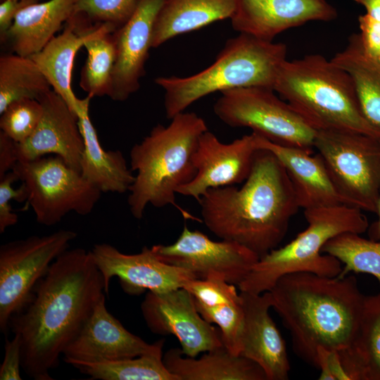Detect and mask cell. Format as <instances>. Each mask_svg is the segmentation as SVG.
I'll return each instance as SVG.
<instances>
[{"label": "cell", "instance_id": "obj_1", "mask_svg": "<svg viewBox=\"0 0 380 380\" xmlns=\"http://www.w3.org/2000/svg\"><path fill=\"white\" fill-rule=\"evenodd\" d=\"M106 293L91 251L67 249L36 285L28 304L10 322L21 342L22 369L34 380L50 371Z\"/></svg>", "mask_w": 380, "mask_h": 380}, {"label": "cell", "instance_id": "obj_2", "mask_svg": "<svg viewBox=\"0 0 380 380\" xmlns=\"http://www.w3.org/2000/svg\"><path fill=\"white\" fill-rule=\"evenodd\" d=\"M198 202L203 222L211 232L260 258L278 247L300 208L285 168L264 148L257 151L250 175L240 188L210 189Z\"/></svg>", "mask_w": 380, "mask_h": 380}, {"label": "cell", "instance_id": "obj_3", "mask_svg": "<svg viewBox=\"0 0 380 380\" xmlns=\"http://www.w3.org/2000/svg\"><path fill=\"white\" fill-rule=\"evenodd\" d=\"M269 291L272 308L289 331L295 353L308 364L317 369L319 347L341 352L352 343L366 297L355 277L291 273Z\"/></svg>", "mask_w": 380, "mask_h": 380}, {"label": "cell", "instance_id": "obj_4", "mask_svg": "<svg viewBox=\"0 0 380 380\" xmlns=\"http://www.w3.org/2000/svg\"><path fill=\"white\" fill-rule=\"evenodd\" d=\"M167 126L158 124L130 151V169L136 171L127 203L132 215L142 218L148 204L156 208L177 205L178 189L196 175L194 163L200 137L208 130L193 112H182Z\"/></svg>", "mask_w": 380, "mask_h": 380}, {"label": "cell", "instance_id": "obj_5", "mask_svg": "<svg viewBox=\"0 0 380 380\" xmlns=\"http://www.w3.org/2000/svg\"><path fill=\"white\" fill-rule=\"evenodd\" d=\"M290 106L316 131H348L380 139L364 116L350 75L319 54L281 66L274 86Z\"/></svg>", "mask_w": 380, "mask_h": 380}, {"label": "cell", "instance_id": "obj_6", "mask_svg": "<svg viewBox=\"0 0 380 380\" xmlns=\"http://www.w3.org/2000/svg\"><path fill=\"white\" fill-rule=\"evenodd\" d=\"M286 55L287 47L284 43L240 33L229 39L214 63L202 71L184 77L155 79V83L165 91L167 118L172 119L195 101L217 91L246 87L274 89Z\"/></svg>", "mask_w": 380, "mask_h": 380}, {"label": "cell", "instance_id": "obj_7", "mask_svg": "<svg viewBox=\"0 0 380 380\" xmlns=\"http://www.w3.org/2000/svg\"><path fill=\"white\" fill-rule=\"evenodd\" d=\"M362 211L346 204L305 209L307 228L285 246L260 257L237 286L240 291L256 294L269 291L280 277L291 273L338 276L342 264L336 258L322 254V248L339 234L365 232L369 222Z\"/></svg>", "mask_w": 380, "mask_h": 380}, {"label": "cell", "instance_id": "obj_8", "mask_svg": "<svg viewBox=\"0 0 380 380\" xmlns=\"http://www.w3.org/2000/svg\"><path fill=\"white\" fill-rule=\"evenodd\" d=\"M314 148L345 204L376 213L380 196V139L348 131H317Z\"/></svg>", "mask_w": 380, "mask_h": 380}, {"label": "cell", "instance_id": "obj_9", "mask_svg": "<svg viewBox=\"0 0 380 380\" xmlns=\"http://www.w3.org/2000/svg\"><path fill=\"white\" fill-rule=\"evenodd\" d=\"M27 192L38 223L53 226L70 212L91 213L101 191L58 156L18 162L12 170Z\"/></svg>", "mask_w": 380, "mask_h": 380}, {"label": "cell", "instance_id": "obj_10", "mask_svg": "<svg viewBox=\"0 0 380 380\" xmlns=\"http://www.w3.org/2000/svg\"><path fill=\"white\" fill-rule=\"evenodd\" d=\"M274 92L265 87L226 90L213 110L228 126L250 128L272 142L312 151L317 131Z\"/></svg>", "mask_w": 380, "mask_h": 380}, {"label": "cell", "instance_id": "obj_11", "mask_svg": "<svg viewBox=\"0 0 380 380\" xmlns=\"http://www.w3.org/2000/svg\"><path fill=\"white\" fill-rule=\"evenodd\" d=\"M77 237L61 229L45 236H30L0 247V329L6 333L11 317L31 300L34 289L51 265Z\"/></svg>", "mask_w": 380, "mask_h": 380}, {"label": "cell", "instance_id": "obj_12", "mask_svg": "<svg viewBox=\"0 0 380 380\" xmlns=\"http://www.w3.org/2000/svg\"><path fill=\"white\" fill-rule=\"evenodd\" d=\"M152 248L162 261L188 270L197 279H220L236 286L246 279L260 258L237 242L213 241L186 226L172 244L154 245Z\"/></svg>", "mask_w": 380, "mask_h": 380}, {"label": "cell", "instance_id": "obj_13", "mask_svg": "<svg viewBox=\"0 0 380 380\" xmlns=\"http://www.w3.org/2000/svg\"><path fill=\"white\" fill-rule=\"evenodd\" d=\"M141 310L148 329L156 334L174 335L186 356L196 357L223 346L220 331L203 318L192 295L184 288L148 291Z\"/></svg>", "mask_w": 380, "mask_h": 380}, {"label": "cell", "instance_id": "obj_14", "mask_svg": "<svg viewBox=\"0 0 380 380\" xmlns=\"http://www.w3.org/2000/svg\"><path fill=\"white\" fill-rule=\"evenodd\" d=\"M108 292L110 281L117 277L127 293L139 294L146 290L163 293L184 288L197 279L191 272L162 261L152 247H143L136 254H126L108 243H99L91 251Z\"/></svg>", "mask_w": 380, "mask_h": 380}, {"label": "cell", "instance_id": "obj_15", "mask_svg": "<svg viewBox=\"0 0 380 380\" xmlns=\"http://www.w3.org/2000/svg\"><path fill=\"white\" fill-rule=\"evenodd\" d=\"M258 150L256 134L252 132L231 143H222L207 130L199 138L194 156L196 173L177 194L197 201L210 189L241 184L248 178Z\"/></svg>", "mask_w": 380, "mask_h": 380}, {"label": "cell", "instance_id": "obj_16", "mask_svg": "<svg viewBox=\"0 0 380 380\" xmlns=\"http://www.w3.org/2000/svg\"><path fill=\"white\" fill-rule=\"evenodd\" d=\"M38 101L42 106V115L32 134L25 141L15 142L18 162L53 154L80 172L84 144L78 116L53 89Z\"/></svg>", "mask_w": 380, "mask_h": 380}, {"label": "cell", "instance_id": "obj_17", "mask_svg": "<svg viewBox=\"0 0 380 380\" xmlns=\"http://www.w3.org/2000/svg\"><path fill=\"white\" fill-rule=\"evenodd\" d=\"M165 0H141L131 18L113 32L115 59L108 97L124 101L140 88L152 48L153 24Z\"/></svg>", "mask_w": 380, "mask_h": 380}, {"label": "cell", "instance_id": "obj_18", "mask_svg": "<svg viewBox=\"0 0 380 380\" xmlns=\"http://www.w3.org/2000/svg\"><path fill=\"white\" fill-rule=\"evenodd\" d=\"M337 15L327 0H236L231 22L240 33L272 42L290 28L309 21H331Z\"/></svg>", "mask_w": 380, "mask_h": 380}, {"label": "cell", "instance_id": "obj_19", "mask_svg": "<svg viewBox=\"0 0 380 380\" xmlns=\"http://www.w3.org/2000/svg\"><path fill=\"white\" fill-rule=\"evenodd\" d=\"M148 343L130 331L110 313L103 296L63 355L68 364L110 361L141 355L152 350Z\"/></svg>", "mask_w": 380, "mask_h": 380}, {"label": "cell", "instance_id": "obj_20", "mask_svg": "<svg viewBox=\"0 0 380 380\" xmlns=\"http://www.w3.org/2000/svg\"><path fill=\"white\" fill-rule=\"evenodd\" d=\"M243 324L239 355L257 363L267 380H286L290 363L285 342L272 319L270 291L260 294L240 291Z\"/></svg>", "mask_w": 380, "mask_h": 380}, {"label": "cell", "instance_id": "obj_21", "mask_svg": "<svg viewBox=\"0 0 380 380\" xmlns=\"http://www.w3.org/2000/svg\"><path fill=\"white\" fill-rule=\"evenodd\" d=\"M94 23L85 15L74 13L65 28L39 52L30 56L49 82L53 90L77 116L89 99L77 98L72 88V73L76 55L88 37Z\"/></svg>", "mask_w": 380, "mask_h": 380}, {"label": "cell", "instance_id": "obj_22", "mask_svg": "<svg viewBox=\"0 0 380 380\" xmlns=\"http://www.w3.org/2000/svg\"><path fill=\"white\" fill-rule=\"evenodd\" d=\"M256 142L258 148L271 151L283 165L300 208L305 210L345 204L318 153L312 155L310 150L278 144L257 134Z\"/></svg>", "mask_w": 380, "mask_h": 380}, {"label": "cell", "instance_id": "obj_23", "mask_svg": "<svg viewBox=\"0 0 380 380\" xmlns=\"http://www.w3.org/2000/svg\"><path fill=\"white\" fill-rule=\"evenodd\" d=\"M184 288L192 295L203 318L219 327L223 345L232 353L239 355L244 313L235 285L216 278L194 279Z\"/></svg>", "mask_w": 380, "mask_h": 380}, {"label": "cell", "instance_id": "obj_24", "mask_svg": "<svg viewBox=\"0 0 380 380\" xmlns=\"http://www.w3.org/2000/svg\"><path fill=\"white\" fill-rule=\"evenodd\" d=\"M76 0H49L22 8L1 41L11 51L30 57L41 51L75 12Z\"/></svg>", "mask_w": 380, "mask_h": 380}, {"label": "cell", "instance_id": "obj_25", "mask_svg": "<svg viewBox=\"0 0 380 380\" xmlns=\"http://www.w3.org/2000/svg\"><path fill=\"white\" fill-rule=\"evenodd\" d=\"M167 369L179 380H267L255 362L232 353L224 345L205 352L199 358L171 348L163 355Z\"/></svg>", "mask_w": 380, "mask_h": 380}, {"label": "cell", "instance_id": "obj_26", "mask_svg": "<svg viewBox=\"0 0 380 380\" xmlns=\"http://www.w3.org/2000/svg\"><path fill=\"white\" fill-rule=\"evenodd\" d=\"M89 102L84 106L78 115L79 126L84 144L80 173L101 192L123 194L129 191L135 176L127 167L120 151H106L102 148L89 118Z\"/></svg>", "mask_w": 380, "mask_h": 380}, {"label": "cell", "instance_id": "obj_27", "mask_svg": "<svg viewBox=\"0 0 380 380\" xmlns=\"http://www.w3.org/2000/svg\"><path fill=\"white\" fill-rule=\"evenodd\" d=\"M236 0H165L156 17L152 48L177 35L232 17Z\"/></svg>", "mask_w": 380, "mask_h": 380}, {"label": "cell", "instance_id": "obj_28", "mask_svg": "<svg viewBox=\"0 0 380 380\" xmlns=\"http://www.w3.org/2000/svg\"><path fill=\"white\" fill-rule=\"evenodd\" d=\"M331 61L350 75L364 116L380 132V61L365 51L360 34Z\"/></svg>", "mask_w": 380, "mask_h": 380}, {"label": "cell", "instance_id": "obj_29", "mask_svg": "<svg viewBox=\"0 0 380 380\" xmlns=\"http://www.w3.org/2000/svg\"><path fill=\"white\" fill-rule=\"evenodd\" d=\"M338 353L350 380H380V293L365 297L356 336Z\"/></svg>", "mask_w": 380, "mask_h": 380}, {"label": "cell", "instance_id": "obj_30", "mask_svg": "<svg viewBox=\"0 0 380 380\" xmlns=\"http://www.w3.org/2000/svg\"><path fill=\"white\" fill-rule=\"evenodd\" d=\"M165 340L141 355L110 361L75 362L71 365L91 379L99 380H179L165 367L163 348Z\"/></svg>", "mask_w": 380, "mask_h": 380}, {"label": "cell", "instance_id": "obj_31", "mask_svg": "<svg viewBox=\"0 0 380 380\" xmlns=\"http://www.w3.org/2000/svg\"><path fill=\"white\" fill-rule=\"evenodd\" d=\"M115 30L106 23H92L89 27L84 44L87 58L81 70L80 86L91 98L110 94L115 59Z\"/></svg>", "mask_w": 380, "mask_h": 380}, {"label": "cell", "instance_id": "obj_32", "mask_svg": "<svg viewBox=\"0 0 380 380\" xmlns=\"http://www.w3.org/2000/svg\"><path fill=\"white\" fill-rule=\"evenodd\" d=\"M51 87L30 57L8 53L0 57V113L12 102L39 99Z\"/></svg>", "mask_w": 380, "mask_h": 380}, {"label": "cell", "instance_id": "obj_33", "mask_svg": "<svg viewBox=\"0 0 380 380\" xmlns=\"http://www.w3.org/2000/svg\"><path fill=\"white\" fill-rule=\"evenodd\" d=\"M322 253L344 265L340 276L350 272L366 273L374 277L380 284V241L367 239L357 233H343L328 241Z\"/></svg>", "mask_w": 380, "mask_h": 380}, {"label": "cell", "instance_id": "obj_34", "mask_svg": "<svg viewBox=\"0 0 380 380\" xmlns=\"http://www.w3.org/2000/svg\"><path fill=\"white\" fill-rule=\"evenodd\" d=\"M42 111L38 100L23 99L15 101L0 113L1 131L15 142L22 143L34 131Z\"/></svg>", "mask_w": 380, "mask_h": 380}, {"label": "cell", "instance_id": "obj_35", "mask_svg": "<svg viewBox=\"0 0 380 380\" xmlns=\"http://www.w3.org/2000/svg\"><path fill=\"white\" fill-rule=\"evenodd\" d=\"M141 0H76L75 12L94 23H106L118 30L133 15Z\"/></svg>", "mask_w": 380, "mask_h": 380}, {"label": "cell", "instance_id": "obj_36", "mask_svg": "<svg viewBox=\"0 0 380 380\" xmlns=\"http://www.w3.org/2000/svg\"><path fill=\"white\" fill-rule=\"evenodd\" d=\"M18 180L16 174L13 171L7 172L0 178V233L5 232L6 228L15 225L18 220V216L12 212L10 204L11 200L23 202L27 200V192L22 184L18 189H13L12 184Z\"/></svg>", "mask_w": 380, "mask_h": 380}, {"label": "cell", "instance_id": "obj_37", "mask_svg": "<svg viewBox=\"0 0 380 380\" xmlns=\"http://www.w3.org/2000/svg\"><path fill=\"white\" fill-rule=\"evenodd\" d=\"M22 352L20 338L14 334L5 344V353L0 367L1 380H21Z\"/></svg>", "mask_w": 380, "mask_h": 380}, {"label": "cell", "instance_id": "obj_38", "mask_svg": "<svg viewBox=\"0 0 380 380\" xmlns=\"http://www.w3.org/2000/svg\"><path fill=\"white\" fill-rule=\"evenodd\" d=\"M319 380H350L338 351L319 347L317 350Z\"/></svg>", "mask_w": 380, "mask_h": 380}, {"label": "cell", "instance_id": "obj_39", "mask_svg": "<svg viewBox=\"0 0 380 380\" xmlns=\"http://www.w3.org/2000/svg\"><path fill=\"white\" fill-rule=\"evenodd\" d=\"M358 23L364 49L369 54L377 58L380 55V21L365 13L359 16Z\"/></svg>", "mask_w": 380, "mask_h": 380}, {"label": "cell", "instance_id": "obj_40", "mask_svg": "<svg viewBox=\"0 0 380 380\" xmlns=\"http://www.w3.org/2000/svg\"><path fill=\"white\" fill-rule=\"evenodd\" d=\"M34 0H4L0 4V36H4L12 25L18 13Z\"/></svg>", "mask_w": 380, "mask_h": 380}, {"label": "cell", "instance_id": "obj_41", "mask_svg": "<svg viewBox=\"0 0 380 380\" xmlns=\"http://www.w3.org/2000/svg\"><path fill=\"white\" fill-rule=\"evenodd\" d=\"M15 142L1 131L0 132V178L11 171L18 159L15 151Z\"/></svg>", "mask_w": 380, "mask_h": 380}, {"label": "cell", "instance_id": "obj_42", "mask_svg": "<svg viewBox=\"0 0 380 380\" xmlns=\"http://www.w3.org/2000/svg\"><path fill=\"white\" fill-rule=\"evenodd\" d=\"M363 6L367 14L376 20L380 21V0H354Z\"/></svg>", "mask_w": 380, "mask_h": 380}, {"label": "cell", "instance_id": "obj_43", "mask_svg": "<svg viewBox=\"0 0 380 380\" xmlns=\"http://www.w3.org/2000/svg\"><path fill=\"white\" fill-rule=\"evenodd\" d=\"M376 214L377 220L368 228V234L370 239L380 241V196L378 201Z\"/></svg>", "mask_w": 380, "mask_h": 380}, {"label": "cell", "instance_id": "obj_44", "mask_svg": "<svg viewBox=\"0 0 380 380\" xmlns=\"http://www.w3.org/2000/svg\"><path fill=\"white\" fill-rule=\"evenodd\" d=\"M376 58L380 61V55Z\"/></svg>", "mask_w": 380, "mask_h": 380}, {"label": "cell", "instance_id": "obj_45", "mask_svg": "<svg viewBox=\"0 0 380 380\" xmlns=\"http://www.w3.org/2000/svg\"><path fill=\"white\" fill-rule=\"evenodd\" d=\"M34 1H38L39 0H34Z\"/></svg>", "mask_w": 380, "mask_h": 380}]
</instances>
